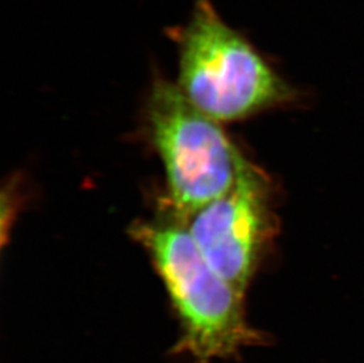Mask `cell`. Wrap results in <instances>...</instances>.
Segmentation results:
<instances>
[{
	"label": "cell",
	"mask_w": 364,
	"mask_h": 363,
	"mask_svg": "<svg viewBox=\"0 0 364 363\" xmlns=\"http://www.w3.org/2000/svg\"><path fill=\"white\" fill-rule=\"evenodd\" d=\"M131 233L148 251L178 316L181 334L173 353L191 363H213L263 342L261 332L245 320L244 293L210 265L186 222H139Z\"/></svg>",
	"instance_id": "6da1fadb"
},
{
	"label": "cell",
	"mask_w": 364,
	"mask_h": 363,
	"mask_svg": "<svg viewBox=\"0 0 364 363\" xmlns=\"http://www.w3.org/2000/svg\"><path fill=\"white\" fill-rule=\"evenodd\" d=\"M166 33L178 51L176 84L217 122L243 120L291 98L290 86L210 0H196L190 21Z\"/></svg>",
	"instance_id": "7a4b0ae2"
},
{
	"label": "cell",
	"mask_w": 364,
	"mask_h": 363,
	"mask_svg": "<svg viewBox=\"0 0 364 363\" xmlns=\"http://www.w3.org/2000/svg\"><path fill=\"white\" fill-rule=\"evenodd\" d=\"M148 120L152 143L164 165L172 210L188 222L235 184L247 159L220 122L162 77L152 84Z\"/></svg>",
	"instance_id": "3957f363"
},
{
	"label": "cell",
	"mask_w": 364,
	"mask_h": 363,
	"mask_svg": "<svg viewBox=\"0 0 364 363\" xmlns=\"http://www.w3.org/2000/svg\"><path fill=\"white\" fill-rule=\"evenodd\" d=\"M186 226L210 265L245 294L274 229L264 175L245 162L235 184Z\"/></svg>",
	"instance_id": "277c9868"
}]
</instances>
